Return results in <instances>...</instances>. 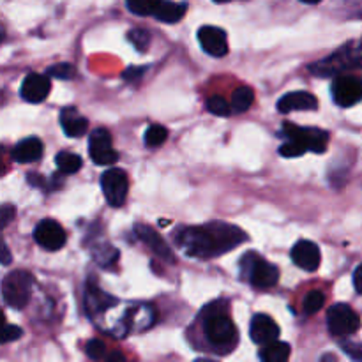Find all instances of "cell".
Returning <instances> with one entry per match:
<instances>
[{"instance_id": "obj_1", "label": "cell", "mask_w": 362, "mask_h": 362, "mask_svg": "<svg viewBox=\"0 0 362 362\" xmlns=\"http://www.w3.org/2000/svg\"><path fill=\"white\" fill-rule=\"evenodd\" d=\"M247 235L230 223H209L205 226L186 228L179 235V244L189 257L211 258L246 243Z\"/></svg>"}, {"instance_id": "obj_2", "label": "cell", "mask_w": 362, "mask_h": 362, "mask_svg": "<svg viewBox=\"0 0 362 362\" xmlns=\"http://www.w3.org/2000/svg\"><path fill=\"white\" fill-rule=\"evenodd\" d=\"M362 67V37L343 45L336 49L327 59H322L318 62L311 64L310 73L315 76L329 78L341 76V73L350 69H361Z\"/></svg>"}, {"instance_id": "obj_3", "label": "cell", "mask_w": 362, "mask_h": 362, "mask_svg": "<svg viewBox=\"0 0 362 362\" xmlns=\"http://www.w3.org/2000/svg\"><path fill=\"white\" fill-rule=\"evenodd\" d=\"M205 315H207V318H205L204 329L209 341L223 354L235 349L237 329L233 322L226 315H223L221 311H212L211 308H207Z\"/></svg>"}, {"instance_id": "obj_4", "label": "cell", "mask_w": 362, "mask_h": 362, "mask_svg": "<svg viewBox=\"0 0 362 362\" xmlns=\"http://www.w3.org/2000/svg\"><path fill=\"white\" fill-rule=\"evenodd\" d=\"M32 276L25 271H13L4 278L2 296L7 306L23 310L30 300Z\"/></svg>"}, {"instance_id": "obj_5", "label": "cell", "mask_w": 362, "mask_h": 362, "mask_svg": "<svg viewBox=\"0 0 362 362\" xmlns=\"http://www.w3.org/2000/svg\"><path fill=\"white\" fill-rule=\"evenodd\" d=\"M240 267H243L244 272L250 276V281L255 288H272L279 279L278 267H276L274 264L265 262L264 258L258 257L257 253H247L246 257L240 260Z\"/></svg>"}, {"instance_id": "obj_6", "label": "cell", "mask_w": 362, "mask_h": 362, "mask_svg": "<svg viewBox=\"0 0 362 362\" xmlns=\"http://www.w3.org/2000/svg\"><path fill=\"white\" fill-rule=\"evenodd\" d=\"M327 325L331 334L339 336H352L359 331L361 318L349 304H334L327 313Z\"/></svg>"}, {"instance_id": "obj_7", "label": "cell", "mask_w": 362, "mask_h": 362, "mask_svg": "<svg viewBox=\"0 0 362 362\" xmlns=\"http://www.w3.org/2000/svg\"><path fill=\"white\" fill-rule=\"evenodd\" d=\"M283 131L288 136V140L296 141V144L303 145L306 151H313L317 154L325 152L329 144V133L327 131L317 129V127H299L293 124L286 122L283 126Z\"/></svg>"}, {"instance_id": "obj_8", "label": "cell", "mask_w": 362, "mask_h": 362, "mask_svg": "<svg viewBox=\"0 0 362 362\" xmlns=\"http://www.w3.org/2000/svg\"><path fill=\"white\" fill-rule=\"evenodd\" d=\"M101 187L105 193L106 202L112 207H122L126 204L127 191H129V182L127 175L119 168H108L101 177Z\"/></svg>"}, {"instance_id": "obj_9", "label": "cell", "mask_w": 362, "mask_h": 362, "mask_svg": "<svg viewBox=\"0 0 362 362\" xmlns=\"http://www.w3.org/2000/svg\"><path fill=\"white\" fill-rule=\"evenodd\" d=\"M331 90L336 105L349 108V106H354L362 101V78L352 76V74L336 76Z\"/></svg>"}, {"instance_id": "obj_10", "label": "cell", "mask_w": 362, "mask_h": 362, "mask_svg": "<svg viewBox=\"0 0 362 362\" xmlns=\"http://www.w3.org/2000/svg\"><path fill=\"white\" fill-rule=\"evenodd\" d=\"M88 152L95 165L113 166L119 159L115 148L112 147V136L106 129H95L88 138Z\"/></svg>"}, {"instance_id": "obj_11", "label": "cell", "mask_w": 362, "mask_h": 362, "mask_svg": "<svg viewBox=\"0 0 362 362\" xmlns=\"http://www.w3.org/2000/svg\"><path fill=\"white\" fill-rule=\"evenodd\" d=\"M34 239L42 250L59 251L66 244V232L55 219H42L34 230Z\"/></svg>"}, {"instance_id": "obj_12", "label": "cell", "mask_w": 362, "mask_h": 362, "mask_svg": "<svg viewBox=\"0 0 362 362\" xmlns=\"http://www.w3.org/2000/svg\"><path fill=\"white\" fill-rule=\"evenodd\" d=\"M198 41L205 53L212 57H225L228 53V37L226 32L219 27L205 25L198 30Z\"/></svg>"}, {"instance_id": "obj_13", "label": "cell", "mask_w": 362, "mask_h": 362, "mask_svg": "<svg viewBox=\"0 0 362 362\" xmlns=\"http://www.w3.org/2000/svg\"><path fill=\"white\" fill-rule=\"evenodd\" d=\"M250 336L257 345L267 346L279 338V327L267 315H255L250 325Z\"/></svg>"}, {"instance_id": "obj_14", "label": "cell", "mask_w": 362, "mask_h": 362, "mask_svg": "<svg viewBox=\"0 0 362 362\" xmlns=\"http://www.w3.org/2000/svg\"><path fill=\"white\" fill-rule=\"evenodd\" d=\"M292 260L297 267L304 269L308 272H313L320 267L322 255L315 243H311V240H299L292 247Z\"/></svg>"}, {"instance_id": "obj_15", "label": "cell", "mask_w": 362, "mask_h": 362, "mask_svg": "<svg viewBox=\"0 0 362 362\" xmlns=\"http://www.w3.org/2000/svg\"><path fill=\"white\" fill-rule=\"evenodd\" d=\"M49 90H52V83H49L45 74L32 73L21 83V98L27 103H32V105L45 101L48 98Z\"/></svg>"}, {"instance_id": "obj_16", "label": "cell", "mask_w": 362, "mask_h": 362, "mask_svg": "<svg viewBox=\"0 0 362 362\" xmlns=\"http://www.w3.org/2000/svg\"><path fill=\"white\" fill-rule=\"evenodd\" d=\"M134 232H136L138 239H140L152 253H156L159 258H163L165 262H170V264L175 262V257H173L170 246L163 240V237L159 235L156 230H152L151 226L147 225H136L134 226Z\"/></svg>"}, {"instance_id": "obj_17", "label": "cell", "mask_w": 362, "mask_h": 362, "mask_svg": "<svg viewBox=\"0 0 362 362\" xmlns=\"http://www.w3.org/2000/svg\"><path fill=\"white\" fill-rule=\"evenodd\" d=\"M276 106H278L279 113H290L296 112V110H317L318 101L313 94H310V92L299 90L285 94L279 99Z\"/></svg>"}, {"instance_id": "obj_18", "label": "cell", "mask_w": 362, "mask_h": 362, "mask_svg": "<svg viewBox=\"0 0 362 362\" xmlns=\"http://www.w3.org/2000/svg\"><path fill=\"white\" fill-rule=\"evenodd\" d=\"M60 124H62L64 133L71 138L83 136L88 127V120L78 115L76 108H64L60 113Z\"/></svg>"}, {"instance_id": "obj_19", "label": "cell", "mask_w": 362, "mask_h": 362, "mask_svg": "<svg viewBox=\"0 0 362 362\" xmlns=\"http://www.w3.org/2000/svg\"><path fill=\"white\" fill-rule=\"evenodd\" d=\"M42 156V144L39 138H25L13 148V159L16 163H34Z\"/></svg>"}, {"instance_id": "obj_20", "label": "cell", "mask_w": 362, "mask_h": 362, "mask_svg": "<svg viewBox=\"0 0 362 362\" xmlns=\"http://www.w3.org/2000/svg\"><path fill=\"white\" fill-rule=\"evenodd\" d=\"M187 4L184 2H168V0H163L161 7L156 13V18L163 23H177L180 18L186 14Z\"/></svg>"}, {"instance_id": "obj_21", "label": "cell", "mask_w": 362, "mask_h": 362, "mask_svg": "<svg viewBox=\"0 0 362 362\" xmlns=\"http://www.w3.org/2000/svg\"><path fill=\"white\" fill-rule=\"evenodd\" d=\"M290 345L285 341H276L267 346H262L260 361L262 362H288Z\"/></svg>"}, {"instance_id": "obj_22", "label": "cell", "mask_w": 362, "mask_h": 362, "mask_svg": "<svg viewBox=\"0 0 362 362\" xmlns=\"http://www.w3.org/2000/svg\"><path fill=\"white\" fill-rule=\"evenodd\" d=\"M163 0H126L127 9L136 16H156Z\"/></svg>"}, {"instance_id": "obj_23", "label": "cell", "mask_w": 362, "mask_h": 362, "mask_svg": "<svg viewBox=\"0 0 362 362\" xmlns=\"http://www.w3.org/2000/svg\"><path fill=\"white\" fill-rule=\"evenodd\" d=\"M117 300L113 299V297H110L108 293L101 292L99 288H95V286L88 285V292H87V308L88 310H95V308H99V310H106V308H110L112 304H115Z\"/></svg>"}, {"instance_id": "obj_24", "label": "cell", "mask_w": 362, "mask_h": 362, "mask_svg": "<svg viewBox=\"0 0 362 362\" xmlns=\"http://www.w3.org/2000/svg\"><path fill=\"white\" fill-rule=\"evenodd\" d=\"M255 101V94L250 87H239L232 98V110L235 113H244L251 108Z\"/></svg>"}, {"instance_id": "obj_25", "label": "cell", "mask_w": 362, "mask_h": 362, "mask_svg": "<svg viewBox=\"0 0 362 362\" xmlns=\"http://www.w3.org/2000/svg\"><path fill=\"white\" fill-rule=\"evenodd\" d=\"M55 163L62 173H76L83 161H81L80 156L73 154V152H60V154H57Z\"/></svg>"}, {"instance_id": "obj_26", "label": "cell", "mask_w": 362, "mask_h": 362, "mask_svg": "<svg viewBox=\"0 0 362 362\" xmlns=\"http://www.w3.org/2000/svg\"><path fill=\"white\" fill-rule=\"evenodd\" d=\"M168 138V131L166 127L159 126V124H152L147 131H145V145L147 147H159Z\"/></svg>"}, {"instance_id": "obj_27", "label": "cell", "mask_w": 362, "mask_h": 362, "mask_svg": "<svg viewBox=\"0 0 362 362\" xmlns=\"http://www.w3.org/2000/svg\"><path fill=\"white\" fill-rule=\"evenodd\" d=\"M207 110L218 117H228L230 113H232L230 112V110H232V105H228L226 99L221 98V95H212L207 101Z\"/></svg>"}, {"instance_id": "obj_28", "label": "cell", "mask_w": 362, "mask_h": 362, "mask_svg": "<svg viewBox=\"0 0 362 362\" xmlns=\"http://www.w3.org/2000/svg\"><path fill=\"white\" fill-rule=\"evenodd\" d=\"M324 303H325L324 293L318 292V290H313V292L308 293L306 299H304V311H306L308 315L318 313V311L324 308Z\"/></svg>"}, {"instance_id": "obj_29", "label": "cell", "mask_w": 362, "mask_h": 362, "mask_svg": "<svg viewBox=\"0 0 362 362\" xmlns=\"http://www.w3.org/2000/svg\"><path fill=\"white\" fill-rule=\"evenodd\" d=\"M127 37H129V41L133 42V46L138 52H147L148 45H151V34L147 30H144V28H133L127 34Z\"/></svg>"}, {"instance_id": "obj_30", "label": "cell", "mask_w": 362, "mask_h": 362, "mask_svg": "<svg viewBox=\"0 0 362 362\" xmlns=\"http://www.w3.org/2000/svg\"><path fill=\"white\" fill-rule=\"evenodd\" d=\"M85 352H87V356L90 357L92 361H101V359H106V346L105 343L99 341V339H90V341L87 343V346H85Z\"/></svg>"}, {"instance_id": "obj_31", "label": "cell", "mask_w": 362, "mask_h": 362, "mask_svg": "<svg viewBox=\"0 0 362 362\" xmlns=\"http://www.w3.org/2000/svg\"><path fill=\"white\" fill-rule=\"evenodd\" d=\"M48 74L53 78H59V80H69V78L74 76V66L67 62L57 64V66L49 67Z\"/></svg>"}, {"instance_id": "obj_32", "label": "cell", "mask_w": 362, "mask_h": 362, "mask_svg": "<svg viewBox=\"0 0 362 362\" xmlns=\"http://www.w3.org/2000/svg\"><path fill=\"white\" fill-rule=\"evenodd\" d=\"M304 152H306V148H304L300 144H296V141L292 140H288L286 144H283L281 147H279V154H281L283 158H299V156H303Z\"/></svg>"}, {"instance_id": "obj_33", "label": "cell", "mask_w": 362, "mask_h": 362, "mask_svg": "<svg viewBox=\"0 0 362 362\" xmlns=\"http://www.w3.org/2000/svg\"><path fill=\"white\" fill-rule=\"evenodd\" d=\"M341 349H343V352H345L352 361L362 362V346L361 345H357V343L343 341Z\"/></svg>"}, {"instance_id": "obj_34", "label": "cell", "mask_w": 362, "mask_h": 362, "mask_svg": "<svg viewBox=\"0 0 362 362\" xmlns=\"http://www.w3.org/2000/svg\"><path fill=\"white\" fill-rule=\"evenodd\" d=\"M23 331L16 325H6L4 327V334H2V341L4 343H9V341H16V339L21 338Z\"/></svg>"}, {"instance_id": "obj_35", "label": "cell", "mask_w": 362, "mask_h": 362, "mask_svg": "<svg viewBox=\"0 0 362 362\" xmlns=\"http://www.w3.org/2000/svg\"><path fill=\"white\" fill-rule=\"evenodd\" d=\"M144 73H145V67H131V69H127L126 73H124V78L129 81H134L138 80Z\"/></svg>"}, {"instance_id": "obj_36", "label": "cell", "mask_w": 362, "mask_h": 362, "mask_svg": "<svg viewBox=\"0 0 362 362\" xmlns=\"http://www.w3.org/2000/svg\"><path fill=\"white\" fill-rule=\"evenodd\" d=\"M13 218H14V207H11V205H4V207H2V219H0V225L6 226L7 223H9Z\"/></svg>"}, {"instance_id": "obj_37", "label": "cell", "mask_w": 362, "mask_h": 362, "mask_svg": "<svg viewBox=\"0 0 362 362\" xmlns=\"http://www.w3.org/2000/svg\"><path fill=\"white\" fill-rule=\"evenodd\" d=\"M354 285H356V290L362 296V264L354 272Z\"/></svg>"}, {"instance_id": "obj_38", "label": "cell", "mask_w": 362, "mask_h": 362, "mask_svg": "<svg viewBox=\"0 0 362 362\" xmlns=\"http://www.w3.org/2000/svg\"><path fill=\"white\" fill-rule=\"evenodd\" d=\"M105 362H126V357H124V354L119 352V350H113V352H110L108 356H106Z\"/></svg>"}, {"instance_id": "obj_39", "label": "cell", "mask_w": 362, "mask_h": 362, "mask_svg": "<svg viewBox=\"0 0 362 362\" xmlns=\"http://www.w3.org/2000/svg\"><path fill=\"white\" fill-rule=\"evenodd\" d=\"M11 262V255H9V247L6 246V244H4V247H2V264L4 265H7Z\"/></svg>"}, {"instance_id": "obj_40", "label": "cell", "mask_w": 362, "mask_h": 362, "mask_svg": "<svg viewBox=\"0 0 362 362\" xmlns=\"http://www.w3.org/2000/svg\"><path fill=\"white\" fill-rule=\"evenodd\" d=\"M320 362H336V357L332 356V354H327V356L322 357Z\"/></svg>"}, {"instance_id": "obj_41", "label": "cell", "mask_w": 362, "mask_h": 362, "mask_svg": "<svg viewBox=\"0 0 362 362\" xmlns=\"http://www.w3.org/2000/svg\"><path fill=\"white\" fill-rule=\"evenodd\" d=\"M300 2H304V4H318V2H320V0H300Z\"/></svg>"}, {"instance_id": "obj_42", "label": "cell", "mask_w": 362, "mask_h": 362, "mask_svg": "<svg viewBox=\"0 0 362 362\" xmlns=\"http://www.w3.org/2000/svg\"><path fill=\"white\" fill-rule=\"evenodd\" d=\"M214 2H218V4H225V2H232V0H214Z\"/></svg>"}]
</instances>
